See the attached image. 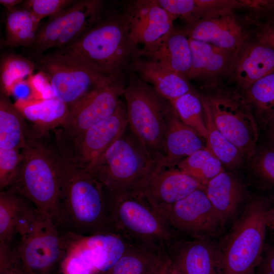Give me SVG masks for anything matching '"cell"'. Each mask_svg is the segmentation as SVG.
Here are the masks:
<instances>
[{
	"label": "cell",
	"mask_w": 274,
	"mask_h": 274,
	"mask_svg": "<svg viewBox=\"0 0 274 274\" xmlns=\"http://www.w3.org/2000/svg\"><path fill=\"white\" fill-rule=\"evenodd\" d=\"M55 145L60 177L54 219L57 226L64 233L76 235L116 233L110 220L102 184L74 161L63 145Z\"/></svg>",
	"instance_id": "1"
},
{
	"label": "cell",
	"mask_w": 274,
	"mask_h": 274,
	"mask_svg": "<svg viewBox=\"0 0 274 274\" xmlns=\"http://www.w3.org/2000/svg\"><path fill=\"white\" fill-rule=\"evenodd\" d=\"M272 203L268 197L252 198L220 241L225 274L255 273L262 257Z\"/></svg>",
	"instance_id": "2"
},
{
	"label": "cell",
	"mask_w": 274,
	"mask_h": 274,
	"mask_svg": "<svg viewBox=\"0 0 274 274\" xmlns=\"http://www.w3.org/2000/svg\"><path fill=\"white\" fill-rule=\"evenodd\" d=\"M104 191L110 220L116 233L165 250L178 237V233L141 191Z\"/></svg>",
	"instance_id": "3"
},
{
	"label": "cell",
	"mask_w": 274,
	"mask_h": 274,
	"mask_svg": "<svg viewBox=\"0 0 274 274\" xmlns=\"http://www.w3.org/2000/svg\"><path fill=\"white\" fill-rule=\"evenodd\" d=\"M125 132L85 168L105 190H141L151 176L162 168L134 135Z\"/></svg>",
	"instance_id": "4"
},
{
	"label": "cell",
	"mask_w": 274,
	"mask_h": 274,
	"mask_svg": "<svg viewBox=\"0 0 274 274\" xmlns=\"http://www.w3.org/2000/svg\"><path fill=\"white\" fill-rule=\"evenodd\" d=\"M47 135L31 138L21 151L23 161L18 175L10 187L31 202L38 210L57 214L60 193L57 151Z\"/></svg>",
	"instance_id": "5"
},
{
	"label": "cell",
	"mask_w": 274,
	"mask_h": 274,
	"mask_svg": "<svg viewBox=\"0 0 274 274\" xmlns=\"http://www.w3.org/2000/svg\"><path fill=\"white\" fill-rule=\"evenodd\" d=\"M123 95L132 132L147 153L163 166L164 139L174 112L170 102L139 79L130 80Z\"/></svg>",
	"instance_id": "6"
},
{
	"label": "cell",
	"mask_w": 274,
	"mask_h": 274,
	"mask_svg": "<svg viewBox=\"0 0 274 274\" xmlns=\"http://www.w3.org/2000/svg\"><path fill=\"white\" fill-rule=\"evenodd\" d=\"M58 49L104 76L120 74L131 52L125 15L102 17L79 39Z\"/></svg>",
	"instance_id": "7"
},
{
	"label": "cell",
	"mask_w": 274,
	"mask_h": 274,
	"mask_svg": "<svg viewBox=\"0 0 274 274\" xmlns=\"http://www.w3.org/2000/svg\"><path fill=\"white\" fill-rule=\"evenodd\" d=\"M14 249L17 267L30 274H56L65 255L64 234L49 214L36 209L19 233Z\"/></svg>",
	"instance_id": "8"
},
{
	"label": "cell",
	"mask_w": 274,
	"mask_h": 274,
	"mask_svg": "<svg viewBox=\"0 0 274 274\" xmlns=\"http://www.w3.org/2000/svg\"><path fill=\"white\" fill-rule=\"evenodd\" d=\"M62 274H104L125 253L133 241L116 233L90 235L64 233Z\"/></svg>",
	"instance_id": "9"
},
{
	"label": "cell",
	"mask_w": 274,
	"mask_h": 274,
	"mask_svg": "<svg viewBox=\"0 0 274 274\" xmlns=\"http://www.w3.org/2000/svg\"><path fill=\"white\" fill-rule=\"evenodd\" d=\"M202 95L216 126L240 152L251 160L256 152L258 132L254 113L244 96L217 87Z\"/></svg>",
	"instance_id": "10"
},
{
	"label": "cell",
	"mask_w": 274,
	"mask_h": 274,
	"mask_svg": "<svg viewBox=\"0 0 274 274\" xmlns=\"http://www.w3.org/2000/svg\"><path fill=\"white\" fill-rule=\"evenodd\" d=\"M35 62L50 81L54 96L69 107L115 76L100 74L60 49L37 57Z\"/></svg>",
	"instance_id": "11"
},
{
	"label": "cell",
	"mask_w": 274,
	"mask_h": 274,
	"mask_svg": "<svg viewBox=\"0 0 274 274\" xmlns=\"http://www.w3.org/2000/svg\"><path fill=\"white\" fill-rule=\"evenodd\" d=\"M103 9L101 0H75L40 25L31 51L37 58L49 49L72 44L98 21Z\"/></svg>",
	"instance_id": "12"
},
{
	"label": "cell",
	"mask_w": 274,
	"mask_h": 274,
	"mask_svg": "<svg viewBox=\"0 0 274 274\" xmlns=\"http://www.w3.org/2000/svg\"><path fill=\"white\" fill-rule=\"evenodd\" d=\"M125 88L120 74L112 77L70 107L66 119L55 131L68 141L109 117L116 110Z\"/></svg>",
	"instance_id": "13"
},
{
	"label": "cell",
	"mask_w": 274,
	"mask_h": 274,
	"mask_svg": "<svg viewBox=\"0 0 274 274\" xmlns=\"http://www.w3.org/2000/svg\"><path fill=\"white\" fill-rule=\"evenodd\" d=\"M158 213L177 232L191 238H211L224 225L204 189L195 190Z\"/></svg>",
	"instance_id": "14"
},
{
	"label": "cell",
	"mask_w": 274,
	"mask_h": 274,
	"mask_svg": "<svg viewBox=\"0 0 274 274\" xmlns=\"http://www.w3.org/2000/svg\"><path fill=\"white\" fill-rule=\"evenodd\" d=\"M128 125L126 105L120 100L112 115L71 140L64 141L55 133L74 161L85 168L124 133Z\"/></svg>",
	"instance_id": "15"
},
{
	"label": "cell",
	"mask_w": 274,
	"mask_h": 274,
	"mask_svg": "<svg viewBox=\"0 0 274 274\" xmlns=\"http://www.w3.org/2000/svg\"><path fill=\"white\" fill-rule=\"evenodd\" d=\"M130 51L142 45L140 51H148L160 45L172 31L175 17L163 9L157 0L133 3L125 14Z\"/></svg>",
	"instance_id": "16"
},
{
	"label": "cell",
	"mask_w": 274,
	"mask_h": 274,
	"mask_svg": "<svg viewBox=\"0 0 274 274\" xmlns=\"http://www.w3.org/2000/svg\"><path fill=\"white\" fill-rule=\"evenodd\" d=\"M166 251L172 262L184 274H225L218 243L211 238L178 237Z\"/></svg>",
	"instance_id": "17"
},
{
	"label": "cell",
	"mask_w": 274,
	"mask_h": 274,
	"mask_svg": "<svg viewBox=\"0 0 274 274\" xmlns=\"http://www.w3.org/2000/svg\"><path fill=\"white\" fill-rule=\"evenodd\" d=\"M189 39L238 53L248 35L235 16L227 11L187 23L182 28Z\"/></svg>",
	"instance_id": "18"
},
{
	"label": "cell",
	"mask_w": 274,
	"mask_h": 274,
	"mask_svg": "<svg viewBox=\"0 0 274 274\" xmlns=\"http://www.w3.org/2000/svg\"><path fill=\"white\" fill-rule=\"evenodd\" d=\"M204 186L178 168H161L149 179L141 191L158 212Z\"/></svg>",
	"instance_id": "19"
},
{
	"label": "cell",
	"mask_w": 274,
	"mask_h": 274,
	"mask_svg": "<svg viewBox=\"0 0 274 274\" xmlns=\"http://www.w3.org/2000/svg\"><path fill=\"white\" fill-rule=\"evenodd\" d=\"M189 41L192 63L187 79H200L210 89L217 88L222 79L229 77L238 53L203 42Z\"/></svg>",
	"instance_id": "20"
},
{
	"label": "cell",
	"mask_w": 274,
	"mask_h": 274,
	"mask_svg": "<svg viewBox=\"0 0 274 274\" xmlns=\"http://www.w3.org/2000/svg\"><path fill=\"white\" fill-rule=\"evenodd\" d=\"M274 72V49L258 40L247 41L239 51L229 77L245 91Z\"/></svg>",
	"instance_id": "21"
},
{
	"label": "cell",
	"mask_w": 274,
	"mask_h": 274,
	"mask_svg": "<svg viewBox=\"0 0 274 274\" xmlns=\"http://www.w3.org/2000/svg\"><path fill=\"white\" fill-rule=\"evenodd\" d=\"M132 67L142 80L170 102L194 91L186 78L155 60L135 56Z\"/></svg>",
	"instance_id": "22"
},
{
	"label": "cell",
	"mask_w": 274,
	"mask_h": 274,
	"mask_svg": "<svg viewBox=\"0 0 274 274\" xmlns=\"http://www.w3.org/2000/svg\"><path fill=\"white\" fill-rule=\"evenodd\" d=\"M25 119L33 138L47 135L48 132L60 127L68 115L69 107L55 97L30 100H17L14 104Z\"/></svg>",
	"instance_id": "23"
},
{
	"label": "cell",
	"mask_w": 274,
	"mask_h": 274,
	"mask_svg": "<svg viewBox=\"0 0 274 274\" xmlns=\"http://www.w3.org/2000/svg\"><path fill=\"white\" fill-rule=\"evenodd\" d=\"M194 129L183 123L175 110L165 134L163 168H173L195 152L206 147Z\"/></svg>",
	"instance_id": "24"
},
{
	"label": "cell",
	"mask_w": 274,
	"mask_h": 274,
	"mask_svg": "<svg viewBox=\"0 0 274 274\" xmlns=\"http://www.w3.org/2000/svg\"><path fill=\"white\" fill-rule=\"evenodd\" d=\"M204 190L224 224L235 216L246 196L242 183L225 170L211 180Z\"/></svg>",
	"instance_id": "25"
},
{
	"label": "cell",
	"mask_w": 274,
	"mask_h": 274,
	"mask_svg": "<svg viewBox=\"0 0 274 274\" xmlns=\"http://www.w3.org/2000/svg\"><path fill=\"white\" fill-rule=\"evenodd\" d=\"M136 56L155 60L187 79L192 67V56L189 39L183 29L174 28L157 47Z\"/></svg>",
	"instance_id": "26"
},
{
	"label": "cell",
	"mask_w": 274,
	"mask_h": 274,
	"mask_svg": "<svg viewBox=\"0 0 274 274\" xmlns=\"http://www.w3.org/2000/svg\"><path fill=\"white\" fill-rule=\"evenodd\" d=\"M261 0H169L166 9L187 23L227 11L258 9Z\"/></svg>",
	"instance_id": "27"
},
{
	"label": "cell",
	"mask_w": 274,
	"mask_h": 274,
	"mask_svg": "<svg viewBox=\"0 0 274 274\" xmlns=\"http://www.w3.org/2000/svg\"><path fill=\"white\" fill-rule=\"evenodd\" d=\"M166 255L164 249L133 242L121 257L104 274H155Z\"/></svg>",
	"instance_id": "28"
},
{
	"label": "cell",
	"mask_w": 274,
	"mask_h": 274,
	"mask_svg": "<svg viewBox=\"0 0 274 274\" xmlns=\"http://www.w3.org/2000/svg\"><path fill=\"white\" fill-rule=\"evenodd\" d=\"M30 134L22 113L9 96L0 92V149L22 150Z\"/></svg>",
	"instance_id": "29"
},
{
	"label": "cell",
	"mask_w": 274,
	"mask_h": 274,
	"mask_svg": "<svg viewBox=\"0 0 274 274\" xmlns=\"http://www.w3.org/2000/svg\"><path fill=\"white\" fill-rule=\"evenodd\" d=\"M40 21L20 4L7 12L4 45L11 48H31L35 42Z\"/></svg>",
	"instance_id": "30"
},
{
	"label": "cell",
	"mask_w": 274,
	"mask_h": 274,
	"mask_svg": "<svg viewBox=\"0 0 274 274\" xmlns=\"http://www.w3.org/2000/svg\"><path fill=\"white\" fill-rule=\"evenodd\" d=\"M24 196L12 187L0 192V242L10 243L21 222L32 208Z\"/></svg>",
	"instance_id": "31"
},
{
	"label": "cell",
	"mask_w": 274,
	"mask_h": 274,
	"mask_svg": "<svg viewBox=\"0 0 274 274\" xmlns=\"http://www.w3.org/2000/svg\"><path fill=\"white\" fill-rule=\"evenodd\" d=\"M204 121L208 130L206 148L222 163L230 168L241 165L244 159L238 149L220 131L214 121L210 108L202 95Z\"/></svg>",
	"instance_id": "32"
},
{
	"label": "cell",
	"mask_w": 274,
	"mask_h": 274,
	"mask_svg": "<svg viewBox=\"0 0 274 274\" xmlns=\"http://www.w3.org/2000/svg\"><path fill=\"white\" fill-rule=\"evenodd\" d=\"M244 96L260 122L268 126L274 121V72L259 79Z\"/></svg>",
	"instance_id": "33"
},
{
	"label": "cell",
	"mask_w": 274,
	"mask_h": 274,
	"mask_svg": "<svg viewBox=\"0 0 274 274\" xmlns=\"http://www.w3.org/2000/svg\"><path fill=\"white\" fill-rule=\"evenodd\" d=\"M222 165L206 147L192 154L180 162L177 166L205 186L211 180L224 171Z\"/></svg>",
	"instance_id": "34"
},
{
	"label": "cell",
	"mask_w": 274,
	"mask_h": 274,
	"mask_svg": "<svg viewBox=\"0 0 274 274\" xmlns=\"http://www.w3.org/2000/svg\"><path fill=\"white\" fill-rule=\"evenodd\" d=\"M35 62L12 53L2 54L0 61L1 92L10 96L14 84L32 75Z\"/></svg>",
	"instance_id": "35"
},
{
	"label": "cell",
	"mask_w": 274,
	"mask_h": 274,
	"mask_svg": "<svg viewBox=\"0 0 274 274\" xmlns=\"http://www.w3.org/2000/svg\"><path fill=\"white\" fill-rule=\"evenodd\" d=\"M180 120L206 140L208 136L200 96L195 91L187 93L170 101Z\"/></svg>",
	"instance_id": "36"
},
{
	"label": "cell",
	"mask_w": 274,
	"mask_h": 274,
	"mask_svg": "<svg viewBox=\"0 0 274 274\" xmlns=\"http://www.w3.org/2000/svg\"><path fill=\"white\" fill-rule=\"evenodd\" d=\"M252 168L259 187L263 189L274 188V148L263 147L256 152L251 160Z\"/></svg>",
	"instance_id": "37"
},
{
	"label": "cell",
	"mask_w": 274,
	"mask_h": 274,
	"mask_svg": "<svg viewBox=\"0 0 274 274\" xmlns=\"http://www.w3.org/2000/svg\"><path fill=\"white\" fill-rule=\"evenodd\" d=\"M23 161L21 150L0 149V190L11 187L19 172Z\"/></svg>",
	"instance_id": "38"
},
{
	"label": "cell",
	"mask_w": 274,
	"mask_h": 274,
	"mask_svg": "<svg viewBox=\"0 0 274 274\" xmlns=\"http://www.w3.org/2000/svg\"><path fill=\"white\" fill-rule=\"evenodd\" d=\"M75 0H26L20 5L29 10L40 21L52 17L73 4Z\"/></svg>",
	"instance_id": "39"
},
{
	"label": "cell",
	"mask_w": 274,
	"mask_h": 274,
	"mask_svg": "<svg viewBox=\"0 0 274 274\" xmlns=\"http://www.w3.org/2000/svg\"><path fill=\"white\" fill-rule=\"evenodd\" d=\"M34 91L36 99H44L54 97L52 86L46 76L39 72L28 77Z\"/></svg>",
	"instance_id": "40"
},
{
	"label": "cell",
	"mask_w": 274,
	"mask_h": 274,
	"mask_svg": "<svg viewBox=\"0 0 274 274\" xmlns=\"http://www.w3.org/2000/svg\"><path fill=\"white\" fill-rule=\"evenodd\" d=\"M256 274H274V237L265 241Z\"/></svg>",
	"instance_id": "41"
},
{
	"label": "cell",
	"mask_w": 274,
	"mask_h": 274,
	"mask_svg": "<svg viewBox=\"0 0 274 274\" xmlns=\"http://www.w3.org/2000/svg\"><path fill=\"white\" fill-rule=\"evenodd\" d=\"M11 94L17 98V100L27 101L36 99L28 78L16 82L12 88Z\"/></svg>",
	"instance_id": "42"
},
{
	"label": "cell",
	"mask_w": 274,
	"mask_h": 274,
	"mask_svg": "<svg viewBox=\"0 0 274 274\" xmlns=\"http://www.w3.org/2000/svg\"><path fill=\"white\" fill-rule=\"evenodd\" d=\"M257 29L256 38L264 42L274 49V24L259 22L257 23Z\"/></svg>",
	"instance_id": "43"
},
{
	"label": "cell",
	"mask_w": 274,
	"mask_h": 274,
	"mask_svg": "<svg viewBox=\"0 0 274 274\" xmlns=\"http://www.w3.org/2000/svg\"><path fill=\"white\" fill-rule=\"evenodd\" d=\"M259 18H261L260 22L274 24V1L268 0L260 13Z\"/></svg>",
	"instance_id": "44"
},
{
	"label": "cell",
	"mask_w": 274,
	"mask_h": 274,
	"mask_svg": "<svg viewBox=\"0 0 274 274\" xmlns=\"http://www.w3.org/2000/svg\"><path fill=\"white\" fill-rule=\"evenodd\" d=\"M155 274H173L170 270V260L167 254L159 266Z\"/></svg>",
	"instance_id": "45"
},
{
	"label": "cell",
	"mask_w": 274,
	"mask_h": 274,
	"mask_svg": "<svg viewBox=\"0 0 274 274\" xmlns=\"http://www.w3.org/2000/svg\"><path fill=\"white\" fill-rule=\"evenodd\" d=\"M23 2L22 0H1L0 4L8 12L14 9L18 5L23 3Z\"/></svg>",
	"instance_id": "46"
},
{
	"label": "cell",
	"mask_w": 274,
	"mask_h": 274,
	"mask_svg": "<svg viewBox=\"0 0 274 274\" xmlns=\"http://www.w3.org/2000/svg\"><path fill=\"white\" fill-rule=\"evenodd\" d=\"M268 138L269 139L270 146L274 148V121L271 123L268 126Z\"/></svg>",
	"instance_id": "47"
},
{
	"label": "cell",
	"mask_w": 274,
	"mask_h": 274,
	"mask_svg": "<svg viewBox=\"0 0 274 274\" xmlns=\"http://www.w3.org/2000/svg\"><path fill=\"white\" fill-rule=\"evenodd\" d=\"M5 274H30L25 272L20 267L15 268Z\"/></svg>",
	"instance_id": "48"
},
{
	"label": "cell",
	"mask_w": 274,
	"mask_h": 274,
	"mask_svg": "<svg viewBox=\"0 0 274 274\" xmlns=\"http://www.w3.org/2000/svg\"><path fill=\"white\" fill-rule=\"evenodd\" d=\"M170 270L173 274H184L172 262L171 260Z\"/></svg>",
	"instance_id": "49"
},
{
	"label": "cell",
	"mask_w": 274,
	"mask_h": 274,
	"mask_svg": "<svg viewBox=\"0 0 274 274\" xmlns=\"http://www.w3.org/2000/svg\"><path fill=\"white\" fill-rule=\"evenodd\" d=\"M273 220H274V206H272L271 209V213H270L269 222Z\"/></svg>",
	"instance_id": "50"
},
{
	"label": "cell",
	"mask_w": 274,
	"mask_h": 274,
	"mask_svg": "<svg viewBox=\"0 0 274 274\" xmlns=\"http://www.w3.org/2000/svg\"><path fill=\"white\" fill-rule=\"evenodd\" d=\"M268 227L274 229V220L270 221L268 224Z\"/></svg>",
	"instance_id": "51"
},
{
	"label": "cell",
	"mask_w": 274,
	"mask_h": 274,
	"mask_svg": "<svg viewBox=\"0 0 274 274\" xmlns=\"http://www.w3.org/2000/svg\"><path fill=\"white\" fill-rule=\"evenodd\" d=\"M269 199L272 203H274V192L269 195L268 197Z\"/></svg>",
	"instance_id": "52"
}]
</instances>
